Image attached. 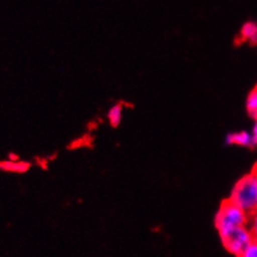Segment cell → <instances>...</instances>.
I'll list each match as a JSON object with an SVG mask.
<instances>
[{
  "mask_svg": "<svg viewBox=\"0 0 257 257\" xmlns=\"http://www.w3.org/2000/svg\"><path fill=\"white\" fill-rule=\"evenodd\" d=\"M30 163L29 162L20 161L19 158H9L7 161L0 162V170L9 173H26L30 169Z\"/></svg>",
  "mask_w": 257,
  "mask_h": 257,
  "instance_id": "5b68a950",
  "label": "cell"
},
{
  "mask_svg": "<svg viewBox=\"0 0 257 257\" xmlns=\"http://www.w3.org/2000/svg\"><path fill=\"white\" fill-rule=\"evenodd\" d=\"M251 133H252L253 141H255V144L257 146V118H255V124H253L252 131H251Z\"/></svg>",
  "mask_w": 257,
  "mask_h": 257,
  "instance_id": "8fae6325",
  "label": "cell"
},
{
  "mask_svg": "<svg viewBox=\"0 0 257 257\" xmlns=\"http://www.w3.org/2000/svg\"><path fill=\"white\" fill-rule=\"evenodd\" d=\"M219 236L224 247L236 257H240L241 253L255 241V237H253L252 232L250 231L247 225L235 227V229L229 230V231L220 234Z\"/></svg>",
  "mask_w": 257,
  "mask_h": 257,
  "instance_id": "3957f363",
  "label": "cell"
},
{
  "mask_svg": "<svg viewBox=\"0 0 257 257\" xmlns=\"http://www.w3.org/2000/svg\"><path fill=\"white\" fill-rule=\"evenodd\" d=\"M230 200L247 214L257 209V178L252 172L241 177L231 189Z\"/></svg>",
  "mask_w": 257,
  "mask_h": 257,
  "instance_id": "6da1fadb",
  "label": "cell"
},
{
  "mask_svg": "<svg viewBox=\"0 0 257 257\" xmlns=\"http://www.w3.org/2000/svg\"><path fill=\"white\" fill-rule=\"evenodd\" d=\"M240 39L241 41L257 45V23L248 22L243 24L240 31Z\"/></svg>",
  "mask_w": 257,
  "mask_h": 257,
  "instance_id": "8992f818",
  "label": "cell"
},
{
  "mask_svg": "<svg viewBox=\"0 0 257 257\" xmlns=\"http://www.w3.org/2000/svg\"><path fill=\"white\" fill-rule=\"evenodd\" d=\"M215 227L217 232L224 234L229 230L238 226H246L248 222V214L245 210L232 203L230 199L222 201L215 215Z\"/></svg>",
  "mask_w": 257,
  "mask_h": 257,
  "instance_id": "7a4b0ae2",
  "label": "cell"
},
{
  "mask_svg": "<svg viewBox=\"0 0 257 257\" xmlns=\"http://www.w3.org/2000/svg\"><path fill=\"white\" fill-rule=\"evenodd\" d=\"M247 226L250 231L252 232L255 240H257V209L253 212H251V214H248Z\"/></svg>",
  "mask_w": 257,
  "mask_h": 257,
  "instance_id": "9c48e42d",
  "label": "cell"
},
{
  "mask_svg": "<svg viewBox=\"0 0 257 257\" xmlns=\"http://www.w3.org/2000/svg\"><path fill=\"white\" fill-rule=\"evenodd\" d=\"M225 144L226 146H237L245 147V148H252L256 147L253 141L252 133L247 131H240V132H231L225 137Z\"/></svg>",
  "mask_w": 257,
  "mask_h": 257,
  "instance_id": "277c9868",
  "label": "cell"
},
{
  "mask_svg": "<svg viewBox=\"0 0 257 257\" xmlns=\"http://www.w3.org/2000/svg\"><path fill=\"white\" fill-rule=\"evenodd\" d=\"M240 257H257V240L253 241L242 253Z\"/></svg>",
  "mask_w": 257,
  "mask_h": 257,
  "instance_id": "30bf717a",
  "label": "cell"
},
{
  "mask_svg": "<svg viewBox=\"0 0 257 257\" xmlns=\"http://www.w3.org/2000/svg\"><path fill=\"white\" fill-rule=\"evenodd\" d=\"M252 173H253V174L256 175V178H257V164L255 165V167H253V169H252Z\"/></svg>",
  "mask_w": 257,
  "mask_h": 257,
  "instance_id": "7c38bea8",
  "label": "cell"
},
{
  "mask_svg": "<svg viewBox=\"0 0 257 257\" xmlns=\"http://www.w3.org/2000/svg\"><path fill=\"white\" fill-rule=\"evenodd\" d=\"M246 109L252 118H257V86L250 91L246 98Z\"/></svg>",
  "mask_w": 257,
  "mask_h": 257,
  "instance_id": "ba28073f",
  "label": "cell"
},
{
  "mask_svg": "<svg viewBox=\"0 0 257 257\" xmlns=\"http://www.w3.org/2000/svg\"><path fill=\"white\" fill-rule=\"evenodd\" d=\"M107 119L112 127H118L123 119V104L114 103L107 111Z\"/></svg>",
  "mask_w": 257,
  "mask_h": 257,
  "instance_id": "52a82bcc",
  "label": "cell"
}]
</instances>
